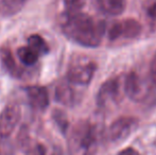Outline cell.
Wrapping results in <instances>:
<instances>
[{"instance_id":"7402d4cb","label":"cell","mask_w":156,"mask_h":155,"mask_svg":"<svg viewBox=\"0 0 156 155\" xmlns=\"http://www.w3.org/2000/svg\"><path fill=\"white\" fill-rule=\"evenodd\" d=\"M0 155H1V154H0Z\"/></svg>"},{"instance_id":"5bb4252c","label":"cell","mask_w":156,"mask_h":155,"mask_svg":"<svg viewBox=\"0 0 156 155\" xmlns=\"http://www.w3.org/2000/svg\"><path fill=\"white\" fill-rule=\"evenodd\" d=\"M17 55H18L19 61L23 64L28 65V66L34 65L39 58L38 54L33 49H31L29 46H23V47L19 48L17 50Z\"/></svg>"},{"instance_id":"e0dca14e","label":"cell","mask_w":156,"mask_h":155,"mask_svg":"<svg viewBox=\"0 0 156 155\" xmlns=\"http://www.w3.org/2000/svg\"><path fill=\"white\" fill-rule=\"evenodd\" d=\"M147 16L150 19L156 21V0H150L146 5Z\"/></svg>"},{"instance_id":"2e32d148","label":"cell","mask_w":156,"mask_h":155,"mask_svg":"<svg viewBox=\"0 0 156 155\" xmlns=\"http://www.w3.org/2000/svg\"><path fill=\"white\" fill-rule=\"evenodd\" d=\"M67 12H78L86 3V0H63Z\"/></svg>"},{"instance_id":"ba28073f","label":"cell","mask_w":156,"mask_h":155,"mask_svg":"<svg viewBox=\"0 0 156 155\" xmlns=\"http://www.w3.org/2000/svg\"><path fill=\"white\" fill-rule=\"evenodd\" d=\"M122 85H123V93L131 100L140 101L146 96L147 89L144 83L136 72H129V75L125 76L124 80L122 81Z\"/></svg>"},{"instance_id":"52a82bcc","label":"cell","mask_w":156,"mask_h":155,"mask_svg":"<svg viewBox=\"0 0 156 155\" xmlns=\"http://www.w3.org/2000/svg\"><path fill=\"white\" fill-rule=\"evenodd\" d=\"M20 120V108L16 104H9L0 114V137H9Z\"/></svg>"},{"instance_id":"ffe728a7","label":"cell","mask_w":156,"mask_h":155,"mask_svg":"<svg viewBox=\"0 0 156 155\" xmlns=\"http://www.w3.org/2000/svg\"><path fill=\"white\" fill-rule=\"evenodd\" d=\"M150 78L152 83L156 86V52L150 63Z\"/></svg>"},{"instance_id":"8fae6325","label":"cell","mask_w":156,"mask_h":155,"mask_svg":"<svg viewBox=\"0 0 156 155\" xmlns=\"http://www.w3.org/2000/svg\"><path fill=\"white\" fill-rule=\"evenodd\" d=\"M98 9L106 15L118 16L124 12L126 0H94Z\"/></svg>"},{"instance_id":"ac0fdd59","label":"cell","mask_w":156,"mask_h":155,"mask_svg":"<svg viewBox=\"0 0 156 155\" xmlns=\"http://www.w3.org/2000/svg\"><path fill=\"white\" fill-rule=\"evenodd\" d=\"M54 118H55L56 123H58V125H60V128L63 130V132H65L68 126V121H67V119H66V116L64 115V113L60 112V111H56L55 115H54Z\"/></svg>"},{"instance_id":"3957f363","label":"cell","mask_w":156,"mask_h":155,"mask_svg":"<svg viewBox=\"0 0 156 155\" xmlns=\"http://www.w3.org/2000/svg\"><path fill=\"white\" fill-rule=\"evenodd\" d=\"M97 65L91 60L86 58H78L70 63L68 67L67 80L71 84L87 85L91 82Z\"/></svg>"},{"instance_id":"277c9868","label":"cell","mask_w":156,"mask_h":155,"mask_svg":"<svg viewBox=\"0 0 156 155\" xmlns=\"http://www.w3.org/2000/svg\"><path fill=\"white\" fill-rule=\"evenodd\" d=\"M142 27L138 20L134 18H125L113 23L106 29L107 37L109 41H125L134 39L140 35Z\"/></svg>"},{"instance_id":"6da1fadb","label":"cell","mask_w":156,"mask_h":155,"mask_svg":"<svg viewBox=\"0 0 156 155\" xmlns=\"http://www.w3.org/2000/svg\"><path fill=\"white\" fill-rule=\"evenodd\" d=\"M61 28L67 38L84 47H98L106 32L104 21L78 12H67L61 21Z\"/></svg>"},{"instance_id":"d6986e66","label":"cell","mask_w":156,"mask_h":155,"mask_svg":"<svg viewBox=\"0 0 156 155\" xmlns=\"http://www.w3.org/2000/svg\"><path fill=\"white\" fill-rule=\"evenodd\" d=\"M26 155H46L45 148L41 143H35L28 150Z\"/></svg>"},{"instance_id":"8992f818","label":"cell","mask_w":156,"mask_h":155,"mask_svg":"<svg viewBox=\"0 0 156 155\" xmlns=\"http://www.w3.org/2000/svg\"><path fill=\"white\" fill-rule=\"evenodd\" d=\"M137 126L138 120L136 118L129 116L120 117L109 125L107 131V137L109 140L115 143L123 141L135 132Z\"/></svg>"},{"instance_id":"5b68a950","label":"cell","mask_w":156,"mask_h":155,"mask_svg":"<svg viewBox=\"0 0 156 155\" xmlns=\"http://www.w3.org/2000/svg\"><path fill=\"white\" fill-rule=\"evenodd\" d=\"M121 89L123 90V85L119 78L106 80L101 85L97 95L98 105L101 107H106L112 103H118L121 98Z\"/></svg>"},{"instance_id":"7c38bea8","label":"cell","mask_w":156,"mask_h":155,"mask_svg":"<svg viewBox=\"0 0 156 155\" xmlns=\"http://www.w3.org/2000/svg\"><path fill=\"white\" fill-rule=\"evenodd\" d=\"M0 58L3 64L4 68L13 76V77H18L19 76V68L15 63L14 56L9 48H2L0 51Z\"/></svg>"},{"instance_id":"7a4b0ae2","label":"cell","mask_w":156,"mask_h":155,"mask_svg":"<svg viewBox=\"0 0 156 155\" xmlns=\"http://www.w3.org/2000/svg\"><path fill=\"white\" fill-rule=\"evenodd\" d=\"M68 155H94L98 150L97 128L87 120H80L71 128L67 140Z\"/></svg>"},{"instance_id":"9c48e42d","label":"cell","mask_w":156,"mask_h":155,"mask_svg":"<svg viewBox=\"0 0 156 155\" xmlns=\"http://www.w3.org/2000/svg\"><path fill=\"white\" fill-rule=\"evenodd\" d=\"M27 97L31 107L35 111L43 112L49 105V93L46 87L32 85L27 87Z\"/></svg>"},{"instance_id":"44dd1931","label":"cell","mask_w":156,"mask_h":155,"mask_svg":"<svg viewBox=\"0 0 156 155\" xmlns=\"http://www.w3.org/2000/svg\"><path fill=\"white\" fill-rule=\"evenodd\" d=\"M117 155H140V153L136 149L129 147V148H126V149L122 150V151H120Z\"/></svg>"},{"instance_id":"4fadbf2b","label":"cell","mask_w":156,"mask_h":155,"mask_svg":"<svg viewBox=\"0 0 156 155\" xmlns=\"http://www.w3.org/2000/svg\"><path fill=\"white\" fill-rule=\"evenodd\" d=\"M28 46L34 50L39 56L41 54H46L49 51V46L46 41L38 34H32L28 37Z\"/></svg>"},{"instance_id":"9a60e30c","label":"cell","mask_w":156,"mask_h":155,"mask_svg":"<svg viewBox=\"0 0 156 155\" xmlns=\"http://www.w3.org/2000/svg\"><path fill=\"white\" fill-rule=\"evenodd\" d=\"M27 1L28 0H3L2 6H3V10L5 11V13L14 14V13L18 12Z\"/></svg>"},{"instance_id":"30bf717a","label":"cell","mask_w":156,"mask_h":155,"mask_svg":"<svg viewBox=\"0 0 156 155\" xmlns=\"http://www.w3.org/2000/svg\"><path fill=\"white\" fill-rule=\"evenodd\" d=\"M54 98L65 106H72L76 103V93L69 81H61L54 89Z\"/></svg>"}]
</instances>
